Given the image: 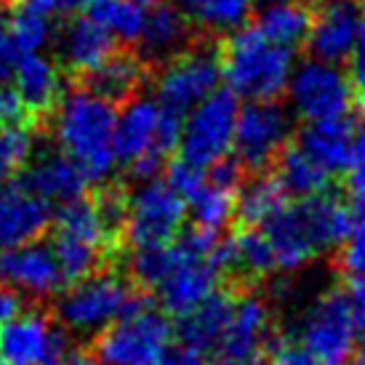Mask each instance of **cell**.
Segmentation results:
<instances>
[{"mask_svg": "<svg viewBox=\"0 0 365 365\" xmlns=\"http://www.w3.org/2000/svg\"><path fill=\"white\" fill-rule=\"evenodd\" d=\"M115 118V104L78 86L61 96L48 120L53 123L59 150L78 163L88 184L107 182L118 165L112 144Z\"/></svg>", "mask_w": 365, "mask_h": 365, "instance_id": "1", "label": "cell"}, {"mask_svg": "<svg viewBox=\"0 0 365 365\" xmlns=\"http://www.w3.org/2000/svg\"><path fill=\"white\" fill-rule=\"evenodd\" d=\"M219 64L227 88L237 99L277 102L294 72V48L269 41L254 24H240L219 43Z\"/></svg>", "mask_w": 365, "mask_h": 365, "instance_id": "2", "label": "cell"}, {"mask_svg": "<svg viewBox=\"0 0 365 365\" xmlns=\"http://www.w3.org/2000/svg\"><path fill=\"white\" fill-rule=\"evenodd\" d=\"M51 224V248L64 283H75L96 269H104L120 251V237L104 224L93 200L86 195L61 203Z\"/></svg>", "mask_w": 365, "mask_h": 365, "instance_id": "3", "label": "cell"}, {"mask_svg": "<svg viewBox=\"0 0 365 365\" xmlns=\"http://www.w3.org/2000/svg\"><path fill=\"white\" fill-rule=\"evenodd\" d=\"M219 43L213 35H200L187 48L160 64L155 75V102L160 110L184 118L213 88H219Z\"/></svg>", "mask_w": 365, "mask_h": 365, "instance_id": "4", "label": "cell"}, {"mask_svg": "<svg viewBox=\"0 0 365 365\" xmlns=\"http://www.w3.org/2000/svg\"><path fill=\"white\" fill-rule=\"evenodd\" d=\"M136 285L120 272H110L107 267L86 274L75 283H67V291H59L56 317L59 325L72 334L91 336L118 320L125 312V304Z\"/></svg>", "mask_w": 365, "mask_h": 365, "instance_id": "5", "label": "cell"}, {"mask_svg": "<svg viewBox=\"0 0 365 365\" xmlns=\"http://www.w3.org/2000/svg\"><path fill=\"white\" fill-rule=\"evenodd\" d=\"M171 317L153 304L102 328L93 341V355L102 365H155L171 346Z\"/></svg>", "mask_w": 365, "mask_h": 365, "instance_id": "6", "label": "cell"}, {"mask_svg": "<svg viewBox=\"0 0 365 365\" xmlns=\"http://www.w3.org/2000/svg\"><path fill=\"white\" fill-rule=\"evenodd\" d=\"M187 219L184 197L165 179H147L128 192L120 240L131 248L171 243Z\"/></svg>", "mask_w": 365, "mask_h": 365, "instance_id": "7", "label": "cell"}, {"mask_svg": "<svg viewBox=\"0 0 365 365\" xmlns=\"http://www.w3.org/2000/svg\"><path fill=\"white\" fill-rule=\"evenodd\" d=\"M240 112V102L230 88H213L203 102H197L184 115L182 136L176 153L192 165L208 168L232 150L235 120Z\"/></svg>", "mask_w": 365, "mask_h": 365, "instance_id": "8", "label": "cell"}, {"mask_svg": "<svg viewBox=\"0 0 365 365\" xmlns=\"http://www.w3.org/2000/svg\"><path fill=\"white\" fill-rule=\"evenodd\" d=\"M296 341L323 365H349L357 349V328L344 288L325 291L307 309Z\"/></svg>", "mask_w": 365, "mask_h": 365, "instance_id": "9", "label": "cell"}, {"mask_svg": "<svg viewBox=\"0 0 365 365\" xmlns=\"http://www.w3.org/2000/svg\"><path fill=\"white\" fill-rule=\"evenodd\" d=\"M158 125H160V107L153 99L133 96L123 102V112L115 118V158L131 173L133 182L155 179L163 171L168 155L158 144Z\"/></svg>", "mask_w": 365, "mask_h": 365, "instance_id": "10", "label": "cell"}, {"mask_svg": "<svg viewBox=\"0 0 365 365\" xmlns=\"http://www.w3.org/2000/svg\"><path fill=\"white\" fill-rule=\"evenodd\" d=\"M285 91L294 102L296 115L304 118V123L349 115L355 104L352 78L344 75V70L334 61L314 59V56L294 67Z\"/></svg>", "mask_w": 365, "mask_h": 365, "instance_id": "11", "label": "cell"}, {"mask_svg": "<svg viewBox=\"0 0 365 365\" xmlns=\"http://www.w3.org/2000/svg\"><path fill=\"white\" fill-rule=\"evenodd\" d=\"M294 123L277 102H248L235 120L232 150L245 171H269L277 155L291 142Z\"/></svg>", "mask_w": 365, "mask_h": 365, "instance_id": "12", "label": "cell"}, {"mask_svg": "<svg viewBox=\"0 0 365 365\" xmlns=\"http://www.w3.org/2000/svg\"><path fill=\"white\" fill-rule=\"evenodd\" d=\"M70 346L67 328L43 312H19L0 325V365H61Z\"/></svg>", "mask_w": 365, "mask_h": 365, "instance_id": "13", "label": "cell"}, {"mask_svg": "<svg viewBox=\"0 0 365 365\" xmlns=\"http://www.w3.org/2000/svg\"><path fill=\"white\" fill-rule=\"evenodd\" d=\"M0 283L30 299H48L64 288V274L51 243L30 240L0 251Z\"/></svg>", "mask_w": 365, "mask_h": 365, "instance_id": "14", "label": "cell"}, {"mask_svg": "<svg viewBox=\"0 0 365 365\" xmlns=\"http://www.w3.org/2000/svg\"><path fill=\"white\" fill-rule=\"evenodd\" d=\"M365 11L357 0H312V27L307 35V48L314 59L341 61L355 48L357 30Z\"/></svg>", "mask_w": 365, "mask_h": 365, "instance_id": "15", "label": "cell"}, {"mask_svg": "<svg viewBox=\"0 0 365 365\" xmlns=\"http://www.w3.org/2000/svg\"><path fill=\"white\" fill-rule=\"evenodd\" d=\"M176 245V240H173ZM176 264L171 267V272L160 280L158 291V302H160L163 312L168 317H182L190 309L203 302L205 296L213 294L219 283H222V269L213 262L211 256H192L184 254L176 245Z\"/></svg>", "mask_w": 365, "mask_h": 365, "instance_id": "16", "label": "cell"}, {"mask_svg": "<svg viewBox=\"0 0 365 365\" xmlns=\"http://www.w3.org/2000/svg\"><path fill=\"white\" fill-rule=\"evenodd\" d=\"M53 205L24 187L21 179L0 187V251L41 240L51 227Z\"/></svg>", "mask_w": 365, "mask_h": 365, "instance_id": "17", "label": "cell"}, {"mask_svg": "<svg viewBox=\"0 0 365 365\" xmlns=\"http://www.w3.org/2000/svg\"><path fill=\"white\" fill-rule=\"evenodd\" d=\"M14 88L27 104L32 123L41 128L51 120L56 104L64 96L61 67L41 51L21 53L14 70Z\"/></svg>", "mask_w": 365, "mask_h": 365, "instance_id": "18", "label": "cell"}, {"mask_svg": "<svg viewBox=\"0 0 365 365\" xmlns=\"http://www.w3.org/2000/svg\"><path fill=\"white\" fill-rule=\"evenodd\" d=\"M118 48V41L104 24L93 19L91 14L72 16L59 30V59L61 70L72 78H81L83 72L102 64L112 51Z\"/></svg>", "mask_w": 365, "mask_h": 365, "instance_id": "19", "label": "cell"}, {"mask_svg": "<svg viewBox=\"0 0 365 365\" xmlns=\"http://www.w3.org/2000/svg\"><path fill=\"white\" fill-rule=\"evenodd\" d=\"M150 78V64L133 51H115L96 64L93 70L83 72L81 78H75L81 88L96 93L112 104H123L133 99L139 88Z\"/></svg>", "mask_w": 365, "mask_h": 365, "instance_id": "20", "label": "cell"}, {"mask_svg": "<svg viewBox=\"0 0 365 365\" xmlns=\"http://www.w3.org/2000/svg\"><path fill=\"white\" fill-rule=\"evenodd\" d=\"M352 139H355V120L349 115H339V118H325V120H307L304 128L291 142L309 160L336 176V173H344L349 163Z\"/></svg>", "mask_w": 365, "mask_h": 365, "instance_id": "21", "label": "cell"}, {"mask_svg": "<svg viewBox=\"0 0 365 365\" xmlns=\"http://www.w3.org/2000/svg\"><path fill=\"white\" fill-rule=\"evenodd\" d=\"M21 184L30 187L35 195H41L48 203H70L86 195L88 179L83 176L78 163L64 153H46L21 168Z\"/></svg>", "mask_w": 365, "mask_h": 365, "instance_id": "22", "label": "cell"}, {"mask_svg": "<svg viewBox=\"0 0 365 365\" xmlns=\"http://www.w3.org/2000/svg\"><path fill=\"white\" fill-rule=\"evenodd\" d=\"M235 294L237 291H232V288H216L195 309L176 317L179 323L173 328V336H179L182 344L192 346L203 355L219 349L227 323H230V314H232Z\"/></svg>", "mask_w": 365, "mask_h": 365, "instance_id": "23", "label": "cell"}, {"mask_svg": "<svg viewBox=\"0 0 365 365\" xmlns=\"http://www.w3.org/2000/svg\"><path fill=\"white\" fill-rule=\"evenodd\" d=\"M296 208L302 213V222L317 254L339 248L352 222V205L341 195H336L334 190L304 195L296 200Z\"/></svg>", "mask_w": 365, "mask_h": 365, "instance_id": "24", "label": "cell"}, {"mask_svg": "<svg viewBox=\"0 0 365 365\" xmlns=\"http://www.w3.org/2000/svg\"><path fill=\"white\" fill-rule=\"evenodd\" d=\"M195 41V27L187 21L182 11L173 3H155L150 6V14L144 19V30L139 38V56L147 64H163L179 53Z\"/></svg>", "mask_w": 365, "mask_h": 365, "instance_id": "25", "label": "cell"}, {"mask_svg": "<svg viewBox=\"0 0 365 365\" xmlns=\"http://www.w3.org/2000/svg\"><path fill=\"white\" fill-rule=\"evenodd\" d=\"M259 230L267 235V240L272 245L277 272H296L309 259L317 256L294 200H288L280 211L272 213L264 224H259Z\"/></svg>", "mask_w": 365, "mask_h": 365, "instance_id": "26", "label": "cell"}, {"mask_svg": "<svg viewBox=\"0 0 365 365\" xmlns=\"http://www.w3.org/2000/svg\"><path fill=\"white\" fill-rule=\"evenodd\" d=\"M269 336V307L256 294H235L232 314L219 349L222 355H259Z\"/></svg>", "mask_w": 365, "mask_h": 365, "instance_id": "27", "label": "cell"}, {"mask_svg": "<svg viewBox=\"0 0 365 365\" xmlns=\"http://www.w3.org/2000/svg\"><path fill=\"white\" fill-rule=\"evenodd\" d=\"M291 200L274 171H259L251 182H243L235 195V219L240 227H259Z\"/></svg>", "mask_w": 365, "mask_h": 365, "instance_id": "28", "label": "cell"}, {"mask_svg": "<svg viewBox=\"0 0 365 365\" xmlns=\"http://www.w3.org/2000/svg\"><path fill=\"white\" fill-rule=\"evenodd\" d=\"M256 27L269 41L299 48L307 43L309 27H312V0H274L267 3L256 19Z\"/></svg>", "mask_w": 365, "mask_h": 365, "instance_id": "29", "label": "cell"}, {"mask_svg": "<svg viewBox=\"0 0 365 365\" xmlns=\"http://www.w3.org/2000/svg\"><path fill=\"white\" fill-rule=\"evenodd\" d=\"M256 0H173L200 35H227L248 21Z\"/></svg>", "mask_w": 365, "mask_h": 365, "instance_id": "30", "label": "cell"}, {"mask_svg": "<svg viewBox=\"0 0 365 365\" xmlns=\"http://www.w3.org/2000/svg\"><path fill=\"white\" fill-rule=\"evenodd\" d=\"M272 168L285 190L291 195H299V197L331 190V184H334V176L325 168H320L314 160H309L294 142L285 144V150L277 155Z\"/></svg>", "mask_w": 365, "mask_h": 365, "instance_id": "31", "label": "cell"}, {"mask_svg": "<svg viewBox=\"0 0 365 365\" xmlns=\"http://www.w3.org/2000/svg\"><path fill=\"white\" fill-rule=\"evenodd\" d=\"M235 195L237 192L224 190V187L211 184L205 179L184 203H187V211L192 213L195 227L222 232L224 227L235 219Z\"/></svg>", "mask_w": 365, "mask_h": 365, "instance_id": "32", "label": "cell"}, {"mask_svg": "<svg viewBox=\"0 0 365 365\" xmlns=\"http://www.w3.org/2000/svg\"><path fill=\"white\" fill-rule=\"evenodd\" d=\"M88 14L115 35V41L125 46L139 43L147 19V11L136 0H93Z\"/></svg>", "mask_w": 365, "mask_h": 365, "instance_id": "33", "label": "cell"}, {"mask_svg": "<svg viewBox=\"0 0 365 365\" xmlns=\"http://www.w3.org/2000/svg\"><path fill=\"white\" fill-rule=\"evenodd\" d=\"M176 245L163 243V245H144V248H133L131 259H128V277L136 288L144 291H155L165 274L171 272L176 264Z\"/></svg>", "mask_w": 365, "mask_h": 365, "instance_id": "34", "label": "cell"}, {"mask_svg": "<svg viewBox=\"0 0 365 365\" xmlns=\"http://www.w3.org/2000/svg\"><path fill=\"white\" fill-rule=\"evenodd\" d=\"M11 6H14V11L9 16V30L16 48L21 53L41 51L51 38V16L21 3V0H14Z\"/></svg>", "mask_w": 365, "mask_h": 365, "instance_id": "35", "label": "cell"}, {"mask_svg": "<svg viewBox=\"0 0 365 365\" xmlns=\"http://www.w3.org/2000/svg\"><path fill=\"white\" fill-rule=\"evenodd\" d=\"M32 155L35 136L30 125H0V187L14 182Z\"/></svg>", "mask_w": 365, "mask_h": 365, "instance_id": "36", "label": "cell"}, {"mask_svg": "<svg viewBox=\"0 0 365 365\" xmlns=\"http://www.w3.org/2000/svg\"><path fill=\"white\" fill-rule=\"evenodd\" d=\"M336 264L346 277H365V200H355L352 205V222L339 243Z\"/></svg>", "mask_w": 365, "mask_h": 365, "instance_id": "37", "label": "cell"}, {"mask_svg": "<svg viewBox=\"0 0 365 365\" xmlns=\"http://www.w3.org/2000/svg\"><path fill=\"white\" fill-rule=\"evenodd\" d=\"M163 171H165V182L171 184L184 200L205 182V168L192 165V163H187L184 158H173V160L168 158L165 165H163Z\"/></svg>", "mask_w": 365, "mask_h": 365, "instance_id": "38", "label": "cell"}, {"mask_svg": "<svg viewBox=\"0 0 365 365\" xmlns=\"http://www.w3.org/2000/svg\"><path fill=\"white\" fill-rule=\"evenodd\" d=\"M346 190L355 200H365V120L355 131L352 139V153H349V163H346Z\"/></svg>", "mask_w": 365, "mask_h": 365, "instance_id": "39", "label": "cell"}, {"mask_svg": "<svg viewBox=\"0 0 365 365\" xmlns=\"http://www.w3.org/2000/svg\"><path fill=\"white\" fill-rule=\"evenodd\" d=\"M0 125H30V128H35L24 99L9 83L0 86Z\"/></svg>", "mask_w": 365, "mask_h": 365, "instance_id": "40", "label": "cell"}, {"mask_svg": "<svg viewBox=\"0 0 365 365\" xmlns=\"http://www.w3.org/2000/svg\"><path fill=\"white\" fill-rule=\"evenodd\" d=\"M19 56H21V51L16 48L14 38H11L9 19H3V14H0V86L14 78V70H16Z\"/></svg>", "mask_w": 365, "mask_h": 365, "instance_id": "41", "label": "cell"}, {"mask_svg": "<svg viewBox=\"0 0 365 365\" xmlns=\"http://www.w3.org/2000/svg\"><path fill=\"white\" fill-rule=\"evenodd\" d=\"M346 296H349V307L355 314L357 328V346H365V277H349L346 283Z\"/></svg>", "mask_w": 365, "mask_h": 365, "instance_id": "42", "label": "cell"}, {"mask_svg": "<svg viewBox=\"0 0 365 365\" xmlns=\"http://www.w3.org/2000/svg\"><path fill=\"white\" fill-rule=\"evenodd\" d=\"M155 365H205V355L192 349V346L179 344V346H168Z\"/></svg>", "mask_w": 365, "mask_h": 365, "instance_id": "43", "label": "cell"}, {"mask_svg": "<svg viewBox=\"0 0 365 365\" xmlns=\"http://www.w3.org/2000/svg\"><path fill=\"white\" fill-rule=\"evenodd\" d=\"M349 64H352V86H355V91L365 88V16L360 21V30H357L355 48L349 53Z\"/></svg>", "mask_w": 365, "mask_h": 365, "instance_id": "44", "label": "cell"}, {"mask_svg": "<svg viewBox=\"0 0 365 365\" xmlns=\"http://www.w3.org/2000/svg\"><path fill=\"white\" fill-rule=\"evenodd\" d=\"M21 312V294H16L14 288L0 283V325L9 323L11 317H16Z\"/></svg>", "mask_w": 365, "mask_h": 365, "instance_id": "45", "label": "cell"}, {"mask_svg": "<svg viewBox=\"0 0 365 365\" xmlns=\"http://www.w3.org/2000/svg\"><path fill=\"white\" fill-rule=\"evenodd\" d=\"M61 365H102L99 363V357L88 352V349H81V346H70V352L64 357V363Z\"/></svg>", "mask_w": 365, "mask_h": 365, "instance_id": "46", "label": "cell"}, {"mask_svg": "<svg viewBox=\"0 0 365 365\" xmlns=\"http://www.w3.org/2000/svg\"><path fill=\"white\" fill-rule=\"evenodd\" d=\"M213 365H264L259 360V355H248V357H237V355H222Z\"/></svg>", "mask_w": 365, "mask_h": 365, "instance_id": "47", "label": "cell"}, {"mask_svg": "<svg viewBox=\"0 0 365 365\" xmlns=\"http://www.w3.org/2000/svg\"><path fill=\"white\" fill-rule=\"evenodd\" d=\"M349 365H365V346H357L352 360H349Z\"/></svg>", "mask_w": 365, "mask_h": 365, "instance_id": "48", "label": "cell"}, {"mask_svg": "<svg viewBox=\"0 0 365 365\" xmlns=\"http://www.w3.org/2000/svg\"><path fill=\"white\" fill-rule=\"evenodd\" d=\"M136 3H139V6H144V9H150V6H155L158 0H136Z\"/></svg>", "mask_w": 365, "mask_h": 365, "instance_id": "49", "label": "cell"}, {"mask_svg": "<svg viewBox=\"0 0 365 365\" xmlns=\"http://www.w3.org/2000/svg\"><path fill=\"white\" fill-rule=\"evenodd\" d=\"M11 3H14V0H0V11L6 9V6H11Z\"/></svg>", "mask_w": 365, "mask_h": 365, "instance_id": "50", "label": "cell"}, {"mask_svg": "<svg viewBox=\"0 0 365 365\" xmlns=\"http://www.w3.org/2000/svg\"><path fill=\"white\" fill-rule=\"evenodd\" d=\"M264 3H274V0H264Z\"/></svg>", "mask_w": 365, "mask_h": 365, "instance_id": "51", "label": "cell"}]
</instances>
